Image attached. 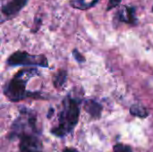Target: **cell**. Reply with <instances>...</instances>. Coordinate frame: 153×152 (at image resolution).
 I'll use <instances>...</instances> for the list:
<instances>
[{"label":"cell","mask_w":153,"mask_h":152,"mask_svg":"<svg viewBox=\"0 0 153 152\" xmlns=\"http://www.w3.org/2000/svg\"><path fill=\"white\" fill-rule=\"evenodd\" d=\"M39 75L37 68H23L18 71L5 84L4 94L12 102H18L29 98L40 99L39 93L27 90V84L32 77Z\"/></svg>","instance_id":"obj_1"},{"label":"cell","mask_w":153,"mask_h":152,"mask_svg":"<svg viewBox=\"0 0 153 152\" xmlns=\"http://www.w3.org/2000/svg\"><path fill=\"white\" fill-rule=\"evenodd\" d=\"M80 116V101L67 96L63 100V107L58 115V124L51 129V133L58 138H63L71 133L78 124Z\"/></svg>","instance_id":"obj_2"},{"label":"cell","mask_w":153,"mask_h":152,"mask_svg":"<svg viewBox=\"0 0 153 152\" xmlns=\"http://www.w3.org/2000/svg\"><path fill=\"white\" fill-rule=\"evenodd\" d=\"M24 133H40L41 131L38 126V117L34 111L27 108H21L20 114L13 121L9 139H17L20 135Z\"/></svg>","instance_id":"obj_3"},{"label":"cell","mask_w":153,"mask_h":152,"mask_svg":"<svg viewBox=\"0 0 153 152\" xmlns=\"http://www.w3.org/2000/svg\"><path fill=\"white\" fill-rule=\"evenodd\" d=\"M8 66H39L48 68V58L44 55H31L26 51H16L7 59Z\"/></svg>","instance_id":"obj_4"},{"label":"cell","mask_w":153,"mask_h":152,"mask_svg":"<svg viewBox=\"0 0 153 152\" xmlns=\"http://www.w3.org/2000/svg\"><path fill=\"white\" fill-rule=\"evenodd\" d=\"M40 133H24L20 135L19 149L21 152H43Z\"/></svg>","instance_id":"obj_5"},{"label":"cell","mask_w":153,"mask_h":152,"mask_svg":"<svg viewBox=\"0 0 153 152\" xmlns=\"http://www.w3.org/2000/svg\"><path fill=\"white\" fill-rule=\"evenodd\" d=\"M28 3V0H9L1 6V13L6 20L14 17Z\"/></svg>","instance_id":"obj_6"},{"label":"cell","mask_w":153,"mask_h":152,"mask_svg":"<svg viewBox=\"0 0 153 152\" xmlns=\"http://www.w3.org/2000/svg\"><path fill=\"white\" fill-rule=\"evenodd\" d=\"M118 22H126L131 25H136L138 20L135 16V7L134 6H123L117 13Z\"/></svg>","instance_id":"obj_7"},{"label":"cell","mask_w":153,"mask_h":152,"mask_svg":"<svg viewBox=\"0 0 153 152\" xmlns=\"http://www.w3.org/2000/svg\"><path fill=\"white\" fill-rule=\"evenodd\" d=\"M84 109L93 118H99L101 116L102 106L95 100L88 99L84 103Z\"/></svg>","instance_id":"obj_8"},{"label":"cell","mask_w":153,"mask_h":152,"mask_svg":"<svg viewBox=\"0 0 153 152\" xmlns=\"http://www.w3.org/2000/svg\"><path fill=\"white\" fill-rule=\"evenodd\" d=\"M99 0H72L71 6L79 10H88L93 7Z\"/></svg>","instance_id":"obj_9"},{"label":"cell","mask_w":153,"mask_h":152,"mask_svg":"<svg viewBox=\"0 0 153 152\" xmlns=\"http://www.w3.org/2000/svg\"><path fill=\"white\" fill-rule=\"evenodd\" d=\"M67 80V72L65 70H59L53 77V83L56 89H61Z\"/></svg>","instance_id":"obj_10"},{"label":"cell","mask_w":153,"mask_h":152,"mask_svg":"<svg viewBox=\"0 0 153 152\" xmlns=\"http://www.w3.org/2000/svg\"><path fill=\"white\" fill-rule=\"evenodd\" d=\"M130 113L134 116H138L141 118H145L148 116L149 113L147 111V109L140 105H134L131 107L130 108Z\"/></svg>","instance_id":"obj_11"},{"label":"cell","mask_w":153,"mask_h":152,"mask_svg":"<svg viewBox=\"0 0 153 152\" xmlns=\"http://www.w3.org/2000/svg\"><path fill=\"white\" fill-rule=\"evenodd\" d=\"M113 152H133V150L131 149V147H129L127 145L117 143L114 146Z\"/></svg>","instance_id":"obj_12"},{"label":"cell","mask_w":153,"mask_h":152,"mask_svg":"<svg viewBox=\"0 0 153 152\" xmlns=\"http://www.w3.org/2000/svg\"><path fill=\"white\" fill-rule=\"evenodd\" d=\"M73 56H74V59H75L78 63H83V62H85L84 56H83L77 49H74V50H73Z\"/></svg>","instance_id":"obj_13"},{"label":"cell","mask_w":153,"mask_h":152,"mask_svg":"<svg viewBox=\"0 0 153 152\" xmlns=\"http://www.w3.org/2000/svg\"><path fill=\"white\" fill-rule=\"evenodd\" d=\"M121 1H122V0H108V8H107V10L109 11V10H111V9H113V8L118 6V5L120 4Z\"/></svg>","instance_id":"obj_14"},{"label":"cell","mask_w":153,"mask_h":152,"mask_svg":"<svg viewBox=\"0 0 153 152\" xmlns=\"http://www.w3.org/2000/svg\"><path fill=\"white\" fill-rule=\"evenodd\" d=\"M64 152H79L77 150L74 149V148H65L64 150Z\"/></svg>","instance_id":"obj_15"},{"label":"cell","mask_w":153,"mask_h":152,"mask_svg":"<svg viewBox=\"0 0 153 152\" xmlns=\"http://www.w3.org/2000/svg\"><path fill=\"white\" fill-rule=\"evenodd\" d=\"M3 1H4V0H0V4H1V3H2ZM0 10H1V9H0Z\"/></svg>","instance_id":"obj_16"},{"label":"cell","mask_w":153,"mask_h":152,"mask_svg":"<svg viewBox=\"0 0 153 152\" xmlns=\"http://www.w3.org/2000/svg\"><path fill=\"white\" fill-rule=\"evenodd\" d=\"M152 12H153V7H152Z\"/></svg>","instance_id":"obj_17"}]
</instances>
